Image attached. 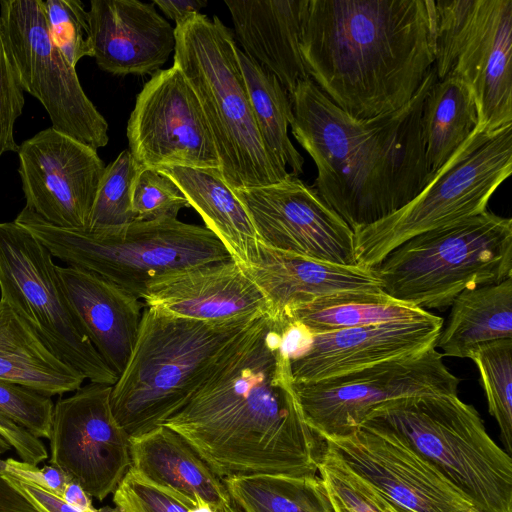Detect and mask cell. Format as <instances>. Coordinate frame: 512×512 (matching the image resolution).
Masks as SVG:
<instances>
[{
  "label": "cell",
  "instance_id": "1",
  "mask_svg": "<svg viewBox=\"0 0 512 512\" xmlns=\"http://www.w3.org/2000/svg\"><path fill=\"white\" fill-rule=\"evenodd\" d=\"M284 325L259 317L162 424L224 479L319 473L324 442L303 417L283 347Z\"/></svg>",
  "mask_w": 512,
  "mask_h": 512
},
{
  "label": "cell",
  "instance_id": "2",
  "mask_svg": "<svg viewBox=\"0 0 512 512\" xmlns=\"http://www.w3.org/2000/svg\"><path fill=\"white\" fill-rule=\"evenodd\" d=\"M436 79L433 67L408 103L367 119L347 114L310 78L289 94L292 134L317 168L313 187L353 232L405 206L433 177L421 115Z\"/></svg>",
  "mask_w": 512,
  "mask_h": 512
},
{
  "label": "cell",
  "instance_id": "3",
  "mask_svg": "<svg viewBox=\"0 0 512 512\" xmlns=\"http://www.w3.org/2000/svg\"><path fill=\"white\" fill-rule=\"evenodd\" d=\"M300 50L306 71L357 119L395 111L435 62L434 0H307Z\"/></svg>",
  "mask_w": 512,
  "mask_h": 512
},
{
  "label": "cell",
  "instance_id": "4",
  "mask_svg": "<svg viewBox=\"0 0 512 512\" xmlns=\"http://www.w3.org/2000/svg\"><path fill=\"white\" fill-rule=\"evenodd\" d=\"M258 318L205 322L144 307L132 352L110 395L113 415L130 439L179 411Z\"/></svg>",
  "mask_w": 512,
  "mask_h": 512
},
{
  "label": "cell",
  "instance_id": "5",
  "mask_svg": "<svg viewBox=\"0 0 512 512\" xmlns=\"http://www.w3.org/2000/svg\"><path fill=\"white\" fill-rule=\"evenodd\" d=\"M174 64L193 89L231 190L281 182L290 172L266 150L251 108L231 30L197 13L175 26Z\"/></svg>",
  "mask_w": 512,
  "mask_h": 512
},
{
  "label": "cell",
  "instance_id": "6",
  "mask_svg": "<svg viewBox=\"0 0 512 512\" xmlns=\"http://www.w3.org/2000/svg\"><path fill=\"white\" fill-rule=\"evenodd\" d=\"M14 221L52 257L90 271L140 300L150 283L162 276L232 259L209 229L177 218L89 232L55 226L24 207Z\"/></svg>",
  "mask_w": 512,
  "mask_h": 512
},
{
  "label": "cell",
  "instance_id": "7",
  "mask_svg": "<svg viewBox=\"0 0 512 512\" xmlns=\"http://www.w3.org/2000/svg\"><path fill=\"white\" fill-rule=\"evenodd\" d=\"M391 298L424 309L512 276V220L488 210L418 234L375 268Z\"/></svg>",
  "mask_w": 512,
  "mask_h": 512
},
{
  "label": "cell",
  "instance_id": "8",
  "mask_svg": "<svg viewBox=\"0 0 512 512\" xmlns=\"http://www.w3.org/2000/svg\"><path fill=\"white\" fill-rule=\"evenodd\" d=\"M365 420L400 435L478 511L512 512L511 456L490 437L475 407L458 395L394 399Z\"/></svg>",
  "mask_w": 512,
  "mask_h": 512
},
{
  "label": "cell",
  "instance_id": "9",
  "mask_svg": "<svg viewBox=\"0 0 512 512\" xmlns=\"http://www.w3.org/2000/svg\"><path fill=\"white\" fill-rule=\"evenodd\" d=\"M511 172L512 125L477 126L409 203L354 231L356 265L375 268L408 239L485 212Z\"/></svg>",
  "mask_w": 512,
  "mask_h": 512
},
{
  "label": "cell",
  "instance_id": "10",
  "mask_svg": "<svg viewBox=\"0 0 512 512\" xmlns=\"http://www.w3.org/2000/svg\"><path fill=\"white\" fill-rule=\"evenodd\" d=\"M511 59L512 0L435 1L436 77L469 86L483 130L512 125Z\"/></svg>",
  "mask_w": 512,
  "mask_h": 512
},
{
  "label": "cell",
  "instance_id": "11",
  "mask_svg": "<svg viewBox=\"0 0 512 512\" xmlns=\"http://www.w3.org/2000/svg\"><path fill=\"white\" fill-rule=\"evenodd\" d=\"M1 298L53 354L93 383L113 386L118 375L84 332L48 249L28 230L0 222Z\"/></svg>",
  "mask_w": 512,
  "mask_h": 512
},
{
  "label": "cell",
  "instance_id": "12",
  "mask_svg": "<svg viewBox=\"0 0 512 512\" xmlns=\"http://www.w3.org/2000/svg\"><path fill=\"white\" fill-rule=\"evenodd\" d=\"M0 25L17 81L45 108L52 128L98 150L108 123L51 40L41 0H1Z\"/></svg>",
  "mask_w": 512,
  "mask_h": 512
},
{
  "label": "cell",
  "instance_id": "13",
  "mask_svg": "<svg viewBox=\"0 0 512 512\" xmlns=\"http://www.w3.org/2000/svg\"><path fill=\"white\" fill-rule=\"evenodd\" d=\"M460 379L436 347L337 377L294 383L307 425L321 438L354 432L377 407L423 395H458Z\"/></svg>",
  "mask_w": 512,
  "mask_h": 512
},
{
  "label": "cell",
  "instance_id": "14",
  "mask_svg": "<svg viewBox=\"0 0 512 512\" xmlns=\"http://www.w3.org/2000/svg\"><path fill=\"white\" fill-rule=\"evenodd\" d=\"M322 458L400 512H468L469 500L394 431L365 420L354 432L324 438Z\"/></svg>",
  "mask_w": 512,
  "mask_h": 512
},
{
  "label": "cell",
  "instance_id": "15",
  "mask_svg": "<svg viewBox=\"0 0 512 512\" xmlns=\"http://www.w3.org/2000/svg\"><path fill=\"white\" fill-rule=\"evenodd\" d=\"M112 386L89 382L54 404L49 465L99 501L113 493L131 466L130 437L115 419Z\"/></svg>",
  "mask_w": 512,
  "mask_h": 512
},
{
  "label": "cell",
  "instance_id": "16",
  "mask_svg": "<svg viewBox=\"0 0 512 512\" xmlns=\"http://www.w3.org/2000/svg\"><path fill=\"white\" fill-rule=\"evenodd\" d=\"M127 138L138 169L180 166L220 170L200 103L175 65L156 71L137 95Z\"/></svg>",
  "mask_w": 512,
  "mask_h": 512
},
{
  "label": "cell",
  "instance_id": "17",
  "mask_svg": "<svg viewBox=\"0 0 512 512\" xmlns=\"http://www.w3.org/2000/svg\"><path fill=\"white\" fill-rule=\"evenodd\" d=\"M233 192L265 246L323 262L356 265L354 232L299 177L290 173L281 182Z\"/></svg>",
  "mask_w": 512,
  "mask_h": 512
},
{
  "label": "cell",
  "instance_id": "18",
  "mask_svg": "<svg viewBox=\"0 0 512 512\" xmlns=\"http://www.w3.org/2000/svg\"><path fill=\"white\" fill-rule=\"evenodd\" d=\"M443 319L422 317L309 334L293 322L282 330L294 383L317 382L436 347Z\"/></svg>",
  "mask_w": 512,
  "mask_h": 512
},
{
  "label": "cell",
  "instance_id": "19",
  "mask_svg": "<svg viewBox=\"0 0 512 512\" xmlns=\"http://www.w3.org/2000/svg\"><path fill=\"white\" fill-rule=\"evenodd\" d=\"M17 154L25 207L55 226L86 231L105 170L97 150L49 127Z\"/></svg>",
  "mask_w": 512,
  "mask_h": 512
},
{
  "label": "cell",
  "instance_id": "20",
  "mask_svg": "<svg viewBox=\"0 0 512 512\" xmlns=\"http://www.w3.org/2000/svg\"><path fill=\"white\" fill-rule=\"evenodd\" d=\"M141 300L146 308L205 322L269 315L264 294L233 259L162 276L150 283Z\"/></svg>",
  "mask_w": 512,
  "mask_h": 512
},
{
  "label": "cell",
  "instance_id": "21",
  "mask_svg": "<svg viewBox=\"0 0 512 512\" xmlns=\"http://www.w3.org/2000/svg\"><path fill=\"white\" fill-rule=\"evenodd\" d=\"M88 13L93 57L112 75L158 71L175 50V28L153 3L92 0Z\"/></svg>",
  "mask_w": 512,
  "mask_h": 512
},
{
  "label": "cell",
  "instance_id": "22",
  "mask_svg": "<svg viewBox=\"0 0 512 512\" xmlns=\"http://www.w3.org/2000/svg\"><path fill=\"white\" fill-rule=\"evenodd\" d=\"M247 272L264 294L269 316L285 323L296 307L347 292H383L374 268L323 262L257 242Z\"/></svg>",
  "mask_w": 512,
  "mask_h": 512
},
{
  "label": "cell",
  "instance_id": "23",
  "mask_svg": "<svg viewBox=\"0 0 512 512\" xmlns=\"http://www.w3.org/2000/svg\"><path fill=\"white\" fill-rule=\"evenodd\" d=\"M57 273L85 334L119 377L135 344L144 304L90 271L57 266Z\"/></svg>",
  "mask_w": 512,
  "mask_h": 512
},
{
  "label": "cell",
  "instance_id": "24",
  "mask_svg": "<svg viewBox=\"0 0 512 512\" xmlns=\"http://www.w3.org/2000/svg\"><path fill=\"white\" fill-rule=\"evenodd\" d=\"M307 0H226L244 53L291 94L309 77L300 50Z\"/></svg>",
  "mask_w": 512,
  "mask_h": 512
},
{
  "label": "cell",
  "instance_id": "25",
  "mask_svg": "<svg viewBox=\"0 0 512 512\" xmlns=\"http://www.w3.org/2000/svg\"><path fill=\"white\" fill-rule=\"evenodd\" d=\"M130 468L147 481L165 488L192 509L216 511L231 505L225 480L173 429L161 425L130 439Z\"/></svg>",
  "mask_w": 512,
  "mask_h": 512
},
{
  "label": "cell",
  "instance_id": "26",
  "mask_svg": "<svg viewBox=\"0 0 512 512\" xmlns=\"http://www.w3.org/2000/svg\"><path fill=\"white\" fill-rule=\"evenodd\" d=\"M158 170L178 185L190 207L223 243L231 258L248 268L258 238L247 211L223 180L220 170L180 166Z\"/></svg>",
  "mask_w": 512,
  "mask_h": 512
},
{
  "label": "cell",
  "instance_id": "27",
  "mask_svg": "<svg viewBox=\"0 0 512 512\" xmlns=\"http://www.w3.org/2000/svg\"><path fill=\"white\" fill-rule=\"evenodd\" d=\"M0 380L52 397L75 392L85 378L56 357L0 299Z\"/></svg>",
  "mask_w": 512,
  "mask_h": 512
},
{
  "label": "cell",
  "instance_id": "28",
  "mask_svg": "<svg viewBox=\"0 0 512 512\" xmlns=\"http://www.w3.org/2000/svg\"><path fill=\"white\" fill-rule=\"evenodd\" d=\"M450 306L449 321L436 343L443 356L470 359L483 345L512 339V276L465 290Z\"/></svg>",
  "mask_w": 512,
  "mask_h": 512
},
{
  "label": "cell",
  "instance_id": "29",
  "mask_svg": "<svg viewBox=\"0 0 512 512\" xmlns=\"http://www.w3.org/2000/svg\"><path fill=\"white\" fill-rule=\"evenodd\" d=\"M477 126V108L469 86L454 74L436 79L421 115L422 141L433 175Z\"/></svg>",
  "mask_w": 512,
  "mask_h": 512
},
{
  "label": "cell",
  "instance_id": "30",
  "mask_svg": "<svg viewBox=\"0 0 512 512\" xmlns=\"http://www.w3.org/2000/svg\"><path fill=\"white\" fill-rule=\"evenodd\" d=\"M428 311L397 301L384 292H347L294 308L286 322L309 334L419 318Z\"/></svg>",
  "mask_w": 512,
  "mask_h": 512
},
{
  "label": "cell",
  "instance_id": "31",
  "mask_svg": "<svg viewBox=\"0 0 512 512\" xmlns=\"http://www.w3.org/2000/svg\"><path fill=\"white\" fill-rule=\"evenodd\" d=\"M237 56L262 142L270 156L291 174L303 173L304 158L288 136L293 119L288 92L278 79L238 48Z\"/></svg>",
  "mask_w": 512,
  "mask_h": 512
},
{
  "label": "cell",
  "instance_id": "32",
  "mask_svg": "<svg viewBox=\"0 0 512 512\" xmlns=\"http://www.w3.org/2000/svg\"><path fill=\"white\" fill-rule=\"evenodd\" d=\"M224 480L239 512H333L320 475H250Z\"/></svg>",
  "mask_w": 512,
  "mask_h": 512
},
{
  "label": "cell",
  "instance_id": "33",
  "mask_svg": "<svg viewBox=\"0 0 512 512\" xmlns=\"http://www.w3.org/2000/svg\"><path fill=\"white\" fill-rule=\"evenodd\" d=\"M479 371L488 402L506 453L512 454V339L480 347L470 358Z\"/></svg>",
  "mask_w": 512,
  "mask_h": 512
},
{
  "label": "cell",
  "instance_id": "34",
  "mask_svg": "<svg viewBox=\"0 0 512 512\" xmlns=\"http://www.w3.org/2000/svg\"><path fill=\"white\" fill-rule=\"evenodd\" d=\"M138 170L129 149L120 152L108 166H105L86 231L98 232L119 228L134 221L131 199L133 182Z\"/></svg>",
  "mask_w": 512,
  "mask_h": 512
},
{
  "label": "cell",
  "instance_id": "35",
  "mask_svg": "<svg viewBox=\"0 0 512 512\" xmlns=\"http://www.w3.org/2000/svg\"><path fill=\"white\" fill-rule=\"evenodd\" d=\"M51 40L75 67L85 56L93 57L89 13L80 0H41Z\"/></svg>",
  "mask_w": 512,
  "mask_h": 512
},
{
  "label": "cell",
  "instance_id": "36",
  "mask_svg": "<svg viewBox=\"0 0 512 512\" xmlns=\"http://www.w3.org/2000/svg\"><path fill=\"white\" fill-rule=\"evenodd\" d=\"M134 221L175 219L190 207L185 195L168 175L154 168L139 169L132 187Z\"/></svg>",
  "mask_w": 512,
  "mask_h": 512
},
{
  "label": "cell",
  "instance_id": "37",
  "mask_svg": "<svg viewBox=\"0 0 512 512\" xmlns=\"http://www.w3.org/2000/svg\"><path fill=\"white\" fill-rule=\"evenodd\" d=\"M53 408L51 397L0 380V414L35 437L49 438Z\"/></svg>",
  "mask_w": 512,
  "mask_h": 512
},
{
  "label": "cell",
  "instance_id": "38",
  "mask_svg": "<svg viewBox=\"0 0 512 512\" xmlns=\"http://www.w3.org/2000/svg\"><path fill=\"white\" fill-rule=\"evenodd\" d=\"M117 512H190L192 509L169 490L139 476L131 468L115 491Z\"/></svg>",
  "mask_w": 512,
  "mask_h": 512
},
{
  "label": "cell",
  "instance_id": "39",
  "mask_svg": "<svg viewBox=\"0 0 512 512\" xmlns=\"http://www.w3.org/2000/svg\"><path fill=\"white\" fill-rule=\"evenodd\" d=\"M24 105V92L17 81L0 25V157L18 151L14 126Z\"/></svg>",
  "mask_w": 512,
  "mask_h": 512
},
{
  "label": "cell",
  "instance_id": "40",
  "mask_svg": "<svg viewBox=\"0 0 512 512\" xmlns=\"http://www.w3.org/2000/svg\"><path fill=\"white\" fill-rule=\"evenodd\" d=\"M0 475H9L34 484L58 496H62L65 486L71 481L63 471L52 465L39 468L37 465L13 458L0 459Z\"/></svg>",
  "mask_w": 512,
  "mask_h": 512
},
{
  "label": "cell",
  "instance_id": "41",
  "mask_svg": "<svg viewBox=\"0 0 512 512\" xmlns=\"http://www.w3.org/2000/svg\"><path fill=\"white\" fill-rule=\"evenodd\" d=\"M318 472L323 480L333 512H376L336 471L320 462Z\"/></svg>",
  "mask_w": 512,
  "mask_h": 512
},
{
  "label": "cell",
  "instance_id": "42",
  "mask_svg": "<svg viewBox=\"0 0 512 512\" xmlns=\"http://www.w3.org/2000/svg\"><path fill=\"white\" fill-rule=\"evenodd\" d=\"M0 437L13 448L24 462L38 465L48 458V451L43 442L0 414Z\"/></svg>",
  "mask_w": 512,
  "mask_h": 512
},
{
  "label": "cell",
  "instance_id": "43",
  "mask_svg": "<svg viewBox=\"0 0 512 512\" xmlns=\"http://www.w3.org/2000/svg\"><path fill=\"white\" fill-rule=\"evenodd\" d=\"M1 476L12 488L24 497L37 512H83L67 503L61 496L34 484L18 480L9 475Z\"/></svg>",
  "mask_w": 512,
  "mask_h": 512
},
{
  "label": "cell",
  "instance_id": "44",
  "mask_svg": "<svg viewBox=\"0 0 512 512\" xmlns=\"http://www.w3.org/2000/svg\"><path fill=\"white\" fill-rule=\"evenodd\" d=\"M153 4L172 19L176 26L183 23L188 17L199 13L207 5L205 0H154Z\"/></svg>",
  "mask_w": 512,
  "mask_h": 512
},
{
  "label": "cell",
  "instance_id": "45",
  "mask_svg": "<svg viewBox=\"0 0 512 512\" xmlns=\"http://www.w3.org/2000/svg\"><path fill=\"white\" fill-rule=\"evenodd\" d=\"M67 503L83 512H99L91 501V497L83 490V488L70 481L66 486L61 496Z\"/></svg>",
  "mask_w": 512,
  "mask_h": 512
},
{
  "label": "cell",
  "instance_id": "46",
  "mask_svg": "<svg viewBox=\"0 0 512 512\" xmlns=\"http://www.w3.org/2000/svg\"><path fill=\"white\" fill-rule=\"evenodd\" d=\"M334 471L337 470L334 469L333 466L327 465ZM340 476H342L351 486L353 489H355L362 498H364L367 503L374 509L376 512H392L390 508L388 507L385 500L376 492L371 490L370 488L361 485L359 483H356L355 481L351 480L347 476H345L343 473H341L339 470L336 471Z\"/></svg>",
  "mask_w": 512,
  "mask_h": 512
},
{
  "label": "cell",
  "instance_id": "47",
  "mask_svg": "<svg viewBox=\"0 0 512 512\" xmlns=\"http://www.w3.org/2000/svg\"><path fill=\"white\" fill-rule=\"evenodd\" d=\"M15 490L0 475V512H10L15 501Z\"/></svg>",
  "mask_w": 512,
  "mask_h": 512
},
{
  "label": "cell",
  "instance_id": "48",
  "mask_svg": "<svg viewBox=\"0 0 512 512\" xmlns=\"http://www.w3.org/2000/svg\"><path fill=\"white\" fill-rule=\"evenodd\" d=\"M10 449L11 446L2 437H0V455L9 451Z\"/></svg>",
  "mask_w": 512,
  "mask_h": 512
},
{
  "label": "cell",
  "instance_id": "49",
  "mask_svg": "<svg viewBox=\"0 0 512 512\" xmlns=\"http://www.w3.org/2000/svg\"><path fill=\"white\" fill-rule=\"evenodd\" d=\"M190 512H218L209 506L196 507L190 510Z\"/></svg>",
  "mask_w": 512,
  "mask_h": 512
},
{
  "label": "cell",
  "instance_id": "50",
  "mask_svg": "<svg viewBox=\"0 0 512 512\" xmlns=\"http://www.w3.org/2000/svg\"><path fill=\"white\" fill-rule=\"evenodd\" d=\"M219 512H239V510L233 505L223 507Z\"/></svg>",
  "mask_w": 512,
  "mask_h": 512
},
{
  "label": "cell",
  "instance_id": "51",
  "mask_svg": "<svg viewBox=\"0 0 512 512\" xmlns=\"http://www.w3.org/2000/svg\"><path fill=\"white\" fill-rule=\"evenodd\" d=\"M382 497V496H381ZM383 498V497H382ZM385 500V502L387 503L388 507L390 508V510L392 512H400L399 510H397L390 502H388L385 498H383Z\"/></svg>",
  "mask_w": 512,
  "mask_h": 512
},
{
  "label": "cell",
  "instance_id": "52",
  "mask_svg": "<svg viewBox=\"0 0 512 512\" xmlns=\"http://www.w3.org/2000/svg\"><path fill=\"white\" fill-rule=\"evenodd\" d=\"M468 512H480V511H478L477 509H475L474 507H472Z\"/></svg>",
  "mask_w": 512,
  "mask_h": 512
}]
</instances>
